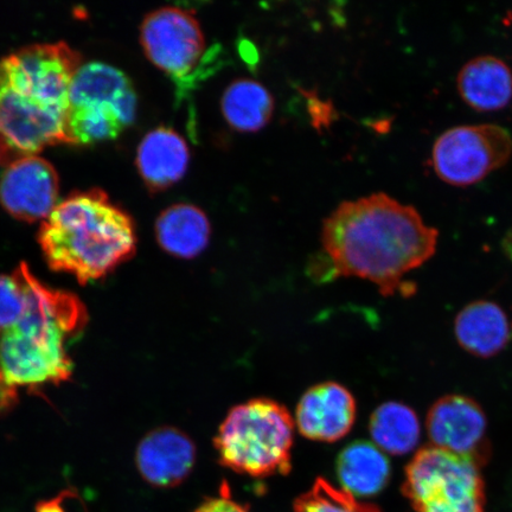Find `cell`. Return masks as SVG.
I'll list each match as a JSON object with an SVG mask.
<instances>
[{"instance_id": "1", "label": "cell", "mask_w": 512, "mask_h": 512, "mask_svg": "<svg viewBox=\"0 0 512 512\" xmlns=\"http://www.w3.org/2000/svg\"><path fill=\"white\" fill-rule=\"evenodd\" d=\"M438 236L418 210L382 192L343 202L323 223L322 253L310 275L318 283L369 280L388 297L409 294L405 277L432 258Z\"/></svg>"}, {"instance_id": "2", "label": "cell", "mask_w": 512, "mask_h": 512, "mask_svg": "<svg viewBox=\"0 0 512 512\" xmlns=\"http://www.w3.org/2000/svg\"><path fill=\"white\" fill-rule=\"evenodd\" d=\"M81 64L67 43H42L0 60V143L21 157L68 144L70 86Z\"/></svg>"}, {"instance_id": "3", "label": "cell", "mask_w": 512, "mask_h": 512, "mask_svg": "<svg viewBox=\"0 0 512 512\" xmlns=\"http://www.w3.org/2000/svg\"><path fill=\"white\" fill-rule=\"evenodd\" d=\"M21 270L27 307L16 324L0 332V411L11 406L19 390L69 380L74 366L67 343L87 323L78 297L42 284L28 265Z\"/></svg>"}, {"instance_id": "4", "label": "cell", "mask_w": 512, "mask_h": 512, "mask_svg": "<svg viewBox=\"0 0 512 512\" xmlns=\"http://www.w3.org/2000/svg\"><path fill=\"white\" fill-rule=\"evenodd\" d=\"M38 242L51 270L73 275L81 284L112 273L137 248L131 216L106 192H76L43 221Z\"/></svg>"}, {"instance_id": "5", "label": "cell", "mask_w": 512, "mask_h": 512, "mask_svg": "<svg viewBox=\"0 0 512 512\" xmlns=\"http://www.w3.org/2000/svg\"><path fill=\"white\" fill-rule=\"evenodd\" d=\"M293 430L286 407L270 399H253L228 413L214 445L220 463L241 475H287L292 467Z\"/></svg>"}, {"instance_id": "6", "label": "cell", "mask_w": 512, "mask_h": 512, "mask_svg": "<svg viewBox=\"0 0 512 512\" xmlns=\"http://www.w3.org/2000/svg\"><path fill=\"white\" fill-rule=\"evenodd\" d=\"M137 93L128 76L107 63L89 62L69 91L68 144L91 145L118 138L136 120Z\"/></svg>"}, {"instance_id": "7", "label": "cell", "mask_w": 512, "mask_h": 512, "mask_svg": "<svg viewBox=\"0 0 512 512\" xmlns=\"http://www.w3.org/2000/svg\"><path fill=\"white\" fill-rule=\"evenodd\" d=\"M402 492L416 512H486L479 467L434 446L408 464Z\"/></svg>"}, {"instance_id": "8", "label": "cell", "mask_w": 512, "mask_h": 512, "mask_svg": "<svg viewBox=\"0 0 512 512\" xmlns=\"http://www.w3.org/2000/svg\"><path fill=\"white\" fill-rule=\"evenodd\" d=\"M511 155L509 131L495 124L452 127L440 134L432 150L439 178L457 187L482 181L507 164Z\"/></svg>"}, {"instance_id": "9", "label": "cell", "mask_w": 512, "mask_h": 512, "mask_svg": "<svg viewBox=\"0 0 512 512\" xmlns=\"http://www.w3.org/2000/svg\"><path fill=\"white\" fill-rule=\"evenodd\" d=\"M140 32L149 60L177 86L190 83L207 55L206 36L194 12L164 6L144 18Z\"/></svg>"}, {"instance_id": "10", "label": "cell", "mask_w": 512, "mask_h": 512, "mask_svg": "<svg viewBox=\"0 0 512 512\" xmlns=\"http://www.w3.org/2000/svg\"><path fill=\"white\" fill-rule=\"evenodd\" d=\"M427 431L434 447L470 460L478 467L491 457L488 422L482 407L463 395H447L431 407Z\"/></svg>"}, {"instance_id": "11", "label": "cell", "mask_w": 512, "mask_h": 512, "mask_svg": "<svg viewBox=\"0 0 512 512\" xmlns=\"http://www.w3.org/2000/svg\"><path fill=\"white\" fill-rule=\"evenodd\" d=\"M54 166L36 155L19 157L0 178V203L17 220H46L59 200Z\"/></svg>"}, {"instance_id": "12", "label": "cell", "mask_w": 512, "mask_h": 512, "mask_svg": "<svg viewBox=\"0 0 512 512\" xmlns=\"http://www.w3.org/2000/svg\"><path fill=\"white\" fill-rule=\"evenodd\" d=\"M297 426L303 437L335 443L355 424L356 401L349 390L336 382L310 388L297 407Z\"/></svg>"}, {"instance_id": "13", "label": "cell", "mask_w": 512, "mask_h": 512, "mask_svg": "<svg viewBox=\"0 0 512 512\" xmlns=\"http://www.w3.org/2000/svg\"><path fill=\"white\" fill-rule=\"evenodd\" d=\"M195 460V444L175 427L157 428L147 434L136 453L140 475L158 488H174L183 483Z\"/></svg>"}, {"instance_id": "14", "label": "cell", "mask_w": 512, "mask_h": 512, "mask_svg": "<svg viewBox=\"0 0 512 512\" xmlns=\"http://www.w3.org/2000/svg\"><path fill=\"white\" fill-rule=\"evenodd\" d=\"M136 162L146 187L152 192L164 191L187 174L189 146L174 128L160 126L143 138Z\"/></svg>"}, {"instance_id": "15", "label": "cell", "mask_w": 512, "mask_h": 512, "mask_svg": "<svg viewBox=\"0 0 512 512\" xmlns=\"http://www.w3.org/2000/svg\"><path fill=\"white\" fill-rule=\"evenodd\" d=\"M454 330L464 350L480 358H490L510 343L512 320L503 307L488 300H480L459 312Z\"/></svg>"}, {"instance_id": "16", "label": "cell", "mask_w": 512, "mask_h": 512, "mask_svg": "<svg viewBox=\"0 0 512 512\" xmlns=\"http://www.w3.org/2000/svg\"><path fill=\"white\" fill-rule=\"evenodd\" d=\"M457 86L460 96L475 110L498 111L512 99V70L497 56H477L460 69Z\"/></svg>"}, {"instance_id": "17", "label": "cell", "mask_w": 512, "mask_h": 512, "mask_svg": "<svg viewBox=\"0 0 512 512\" xmlns=\"http://www.w3.org/2000/svg\"><path fill=\"white\" fill-rule=\"evenodd\" d=\"M210 222L194 204L178 203L163 211L156 222L159 246L176 258L194 259L209 245Z\"/></svg>"}, {"instance_id": "18", "label": "cell", "mask_w": 512, "mask_h": 512, "mask_svg": "<svg viewBox=\"0 0 512 512\" xmlns=\"http://www.w3.org/2000/svg\"><path fill=\"white\" fill-rule=\"evenodd\" d=\"M337 476L348 494L356 498L375 496L388 485L389 460L379 447L356 441L339 454Z\"/></svg>"}, {"instance_id": "19", "label": "cell", "mask_w": 512, "mask_h": 512, "mask_svg": "<svg viewBox=\"0 0 512 512\" xmlns=\"http://www.w3.org/2000/svg\"><path fill=\"white\" fill-rule=\"evenodd\" d=\"M221 110L224 119L235 131L254 133L270 123L274 100L260 82L239 79L230 83L224 91Z\"/></svg>"}, {"instance_id": "20", "label": "cell", "mask_w": 512, "mask_h": 512, "mask_svg": "<svg viewBox=\"0 0 512 512\" xmlns=\"http://www.w3.org/2000/svg\"><path fill=\"white\" fill-rule=\"evenodd\" d=\"M371 438L381 451L392 456L412 452L420 440V422L411 407L400 402L383 403L371 415Z\"/></svg>"}, {"instance_id": "21", "label": "cell", "mask_w": 512, "mask_h": 512, "mask_svg": "<svg viewBox=\"0 0 512 512\" xmlns=\"http://www.w3.org/2000/svg\"><path fill=\"white\" fill-rule=\"evenodd\" d=\"M294 512H380L375 505L358 502L328 480L318 478L312 488L294 502Z\"/></svg>"}, {"instance_id": "22", "label": "cell", "mask_w": 512, "mask_h": 512, "mask_svg": "<svg viewBox=\"0 0 512 512\" xmlns=\"http://www.w3.org/2000/svg\"><path fill=\"white\" fill-rule=\"evenodd\" d=\"M27 287L21 267L14 274H0V332L9 329L24 315Z\"/></svg>"}, {"instance_id": "23", "label": "cell", "mask_w": 512, "mask_h": 512, "mask_svg": "<svg viewBox=\"0 0 512 512\" xmlns=\"http://www.w3.org/2000/svg\"><path fill=\"white\" fill-rule=\"evenodd\" d=\"M195 512H248L242 505L228 497L211 498Z\"/></svg>"}, {"instance_id": "24", "label": "cell", "mask_w": 512, "mask_h": 512, "mask_svg": "<svg viewBox=\"0 0 512 512\" xmlns=\"http://www.w3.org/2000/svg\"><path fill=\"white\" fill-rule=\"evenodd\" d=\"M4 151H5L4 146L2 145V143H0V160H2V158H3Z\"/></svg>"}]
</instances>
